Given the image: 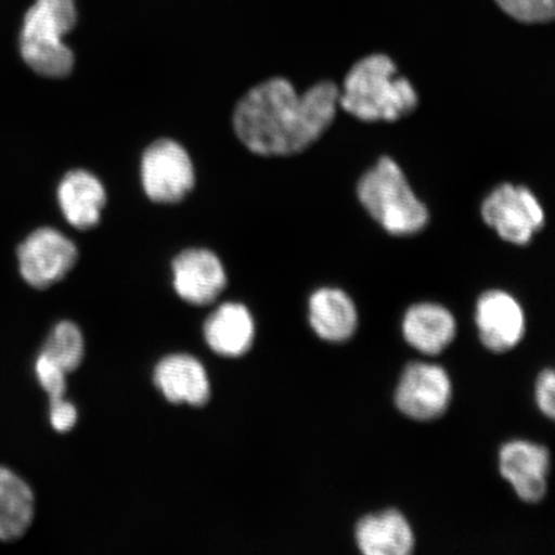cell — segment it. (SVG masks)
<instances>
[{
    "instance_id": "obj_1",
    "label": "cell",
    "mask_w": 555,
    "mask_h": 555,
    "mask_svg": "<svg viewBox=\"0 0 555 555\" xmlns=\"http://www.w3.org/2000/svg\"><path fill=\"white\" fill-rule=\"evenodd\" d=\"M339 89L321 81L298 94L286 79L274 78L249 90L234 111L240 141L256 155L291 156L310 147L335 120Z\"/></svg>"
},
{
    "instance_id": "obj_2",
    "label": "cell",
    "mask_w": 555,
    "mask_h": 555,
    "mask_svg": "<svg viewBox=\"0 0 555 555\" xmlns=\"http://www.w3.org/2000/svg\"><path fill=\"white\" fill-rule=\"evenodd\" d=\"M418 106L412 82L399 75L385 54L360 60L347 73L338 107L365 122L398 121Z\"/></svg>"
},
{
    "instance_id": "obj_3",
    "label": "cell",
    "mask_w": 555,
    "mask_h": 555,
    "mask_svg": "<svg viewBox=\"0 0 555 555\" xmlns=\"http://www.w3.org/2000/svg\"><path fill=\"white\" fill-rule=\"evenodd\" d=\"M76 18L75 0H37L21 31V54L27 66L46 78L69 75L75 59L64 38L74 29Z\"/></svg>"
},
{
    "instance_id": "obj_4",
    "label": "cell",
    "mask_w": 555,
    "mask_h": 555,
    "mask_svg": "<svg viewBox=\"0 0 555 555\" xmlns=\"http://www.w3.org/2000/svg\"><path fill=\"white\" fill-rule=\"evenodd\" d=\"M358 197L371 217L390 234H415L428 223L427 207L416 198L404 172L390 157L379 158L360 178Z\"/></svg>"
},
{
    "instance_id": "obj_5",
    "label": "cell",
    "mask_w": 555,
    "mask_h": 555,
    "mask_svg": "<svg viewBox=\"0 0 555 555\" xmlns=\"http://www.w3.org/2000/svg\"><path fill=\"white\" fill-rule=\"evenodd\" d=\"M482 219L499 237L525 246L545 223L543 207L524 185L502 184L483 201Z\"/></svg>"
},
{
    "instance_id": "obj_6",
    "label": "cell",
    "mask_w": 555,
    "mask_h": 555,
    "mask_svg": "<svg viewBox=\"0 0 555 555\" xmlns=\"http://www.w3.org/2000/svg\"><path fill=\"white\" fill-rule=\"evenodd\" d=\"M453 399V384L446 367L433 363L414 362L402 372L395 405L408 418L429 422L440 418Z\"/></svg>"
},
{
    "instance_id": "obj_7",
    "label": "cell",
    "mask_w": 555,
    "mask_h": 555,
    "mask_svg": "<svg viewBox=\"0 0 555 555\" xmlns=\"http://www.w3.org/2000/svg\"><path fill=\"white\" fill-rule=\"evenodd\" d=\"M142 182L145 193L154 203H179L194 186V169L189 152L171 139H159L152 143L142 158Z\"/></svg>"
},
{
    "instance_id": "obj_8",
    "label": "cell",
    "mask_w": 555,
    "mask_h": 555,
    "mask_svg": "<svg viewBox=\"0 0 555 555\" xmlns=\"http://www.w3.org/2000/svg\"><path fill=\"white\" fill-rule=\"evenodd\" d=\"M20 273L33 288L47 289L61 282L78 261V249L66 235L40 228L17 249Z\"/></svg>"
},
{
    "instance_id": "obj_9",
    "label": "cell",
    "mask_w": 555,
    "mask_h": 555,
    "mask_svg": "<svg viewBox=\"0 0 555 555\" xmlns=\"http://www.w3.org/2000/svg\"><path fill=\"white\" fill-rule=\"evenodd\" d=\"M475 322L481 344L491 352L515 349L525 337V311L515 297L502 289L486 291L478 298Z\"/></svg>"
},
{
    "instance_id": "obj_10",
    "label": "cell",
    "mask_w": 555,
    "mask_h": 555,
    "mask_svg": "<svg viewBox=\"0 0 555 555\" xmlns=\"http://www.w3.org/2000/svg\"><path fill=\"white\" fill-rule=\"evenodd\" d=\"M550 469V450L535 442L513 440L499 451V472L525 503L543 501Z\"/></svg>"
},
{
    "instance_id": "obj_11",
    "label": "cell",
    "mask_w": 555,
    "mask_h": 555,
    "mask_svg": "<svg viewBox=\"0 0 555 555\" xmlns=\"http://www.w3.org/2000/svg\"><path fill=\"white\" fill-rule=\"evenodd\" d=\"M173 288L184 301L208 305L227 286V274L218 256L203 248L185 249L172 262Z\"/></svg>"
},
{
    "instance_id": "obj_12",
    "label": "cell",
    "mask_w": 555,
    "mask_h": 555,
    "mask_svg": "<svg viewBox=\"0 0 555 555\" xmlns=\"http://www.w3.org/2000/svg\"><path fill=\"white\" fill-rule=\"evenodd\" d=\"M359 551L365 555H408L415 546L412 525L401 512L386 509L360 518L356 527Z\"/></svg>"
},
{
    "instance_id": "obj_13",
    "label": "cell",
    "mask_w": 555,
    "mask_h": 555,
    "mask_svg": "<svg viewBox=\"0 0 555 555\" xmlns=\"http://www.w3.org/2000/svg\"><path fill=\"white\" fill-rule=\"evenodd\" d=\"M456 321L442 305L415 304L402 319V336L413 349L428 357L439 356L454 341Z\"/></svg>"
},
{
    "instance_id": "obj_14",
    "label": "cell",
    "mask_w": 555,
    "mask_h": 555,
    "mask_svg": "<svg viewBox=\"0 0 555 555\" xmlns=\"http://www.w3.org/2000/svg\"><path fill=\"white\" fill-rule=\"evenodd\" d=\"M155 385L172 404L204 406L210 400V382L203 364L190 356H171L155 370Z\"/></svg>"
},
{
    "instance_id": "obj_15",
    "label": "cell",
    "mask_w": 555,
    "mask_h": 555,
    "mask_svg": "<svg viewBox=\"0 0 555 555\" xmlns=\"http://www.w3.org/2000/svg\"><path fill=\"white\" fill-rule=\"evenodd\" d=\"M309 322L323 341L343 344L357 332L359 315L352 298L343 289L324 287L310 296Z\"/></svg>"
},
{
    "instance_id": "obj_16",
    "label": "cell",
    "mask_w": 555,
    "mask_h": 555,
    "mask_svg": "<svg viewBox=\"0 0 555 555\" xmlns=\"http://www.w3.org/2000/svg\"><path fill=\"white\" fill-rule=\"evenodd\" d=\"M59 201L68 223L85 231L99 224L106 205V191L93 173L74 170L62 180Z\"/></svg>"
},
{
    "instance_id": "obj_17",
    "label": "cell",
    "mask_w": 555,
    "mask_h": 555,
    "mask_svg": "<svg viewBox=\"0 0 555 555\" xmlns=\"http://www.w3.org/2000/svg\"><path fill=\"white\" fill-rule=\"evenodd\" d=\"M205 338L211 350L219 356H245L255 339L254 318L243 305H221L205 323Z\"/></svg>"
},
{
    "instance_id": "obj_18",
    "label": "cell",
    "mask_w": 555,
    "mask_h": 555,
    "mask_svg": "<svg viewBox=\"0 0 555 555\" xmlns=\"http://www.w3.org/2000/svg\"><path fill=\"white\" fill-rule=\"evenodd\" d=\"M35 495L15 472L0 466V541L16 543L34 522Z\"/></svg>"
},
{
    "instance_id": "obj_19",
    "label": "cell",
    "mask_w": 555,
    "mask_h": 555,
    "mask_svg": "<svg viewBox=\"0 0 555 555\" xmlns=\"http://www.w3.org/2000/svg\"><path fill=\"white\" fill-rule=\"evenodd\" d=\"M40 353L66 374L78 370L85 359V338L78 325L72 322L55 325Z\"/></svg>"
},
{
    "instance_id": "obj_20",
    "label": "cell",
    "mask_w": 555,
    "mask_h": 555,
    "mask_svg": "<svg viewBox=\"0 0 555 555\" xmlns=\"http://www.w3.org/2000/svg\"><path fill=\"white\" fill-rule=\"evenodd\" d=\"M512 18L525 24L550 23L555 15V0H495Z\"/></svg>"
},
{
    "instance_id": "obj_21",
    "label": "cell",
    "mask_w": 555,
    "mask_h": 555,
    "mask_svg": "<svg viewBox=\"0 0 555 555\" xmlns=\"http://www.w3.org/2000/svg\"><path fill=\"white\" fill-rule=\"evenodd\" d=\"M35 374H37L40 386L43 387L48 398H50V405L65 400L67 374L46 358L43 353H40L37 363H35Z\"/></svg>"
},
{
    "instance_id": "obj_22",
    "label": "cell",
    "mask_w": 555,
    "mask_h": 555,
    "mask_svg": "<svg viewBox=\"0 0 555 555\" xmlns=\"http://www.w3.org/2000/svg\"><path fill=\"white\" fill-rule=\"evenodd\" d=\"M537 404L540 412L547 418L554 420L555 415V376L553 370H544L537 380Z\"/></svg>"
},
{
    "instance_id": "obj_23",
    "label": "cell",
    "mask_w": 555,
    "mask_h": 555,
    "mask_svg": "<svg viewBox=\"0 0 555 555\" xmlns=\"http://www.w3.org/2000/svg\"><path fill=\"white\" fill-rule=\"evenodd\" d=\"M52 427L57 433H68L78 422V411L67 400H62L57 404L51 405L50 411Z\"/></svg>"
}]
</instances>
